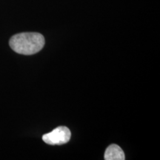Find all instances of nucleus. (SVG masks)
I'll use <instances>...</instances> for the list:
<instances>
[{"mask_svg": "<svg viewBox=\"0 0 160 160\" xmlns=\"http://www.w3.org/2000/svg\"><path fill=\"white\" fill-rule=\"evenodd\" d=\"M45 38L35 32L21 33L13 36L9 41L11 49L22 55H33L41 51L45 45Z\"/></svg>", "mask_w": 160, "mask_h": 160, "instance_id": "f257e3e1", "label": "nucleus"}, {"mask_svg": "<svg viewBox=\"0 0 160 160\" xmlns=\"http://www.w3.org/2000/svg\"><path fill=\"white\" fill-rule=\"evenodd\" d=\"M71 131L65 126H59L50 133L43 135L42 140L51 145H60L68 143L71 139Z\"/></svg>", "mask_w": 160, "mask_h": 160, "instance_id": "f03ea898", "label": "nucleus"}, {"mask_svg": "<svg viewBox=\"0 0 160 160\" xmlns=\"http://www.w3.org/2000/svg\"><path fill=\"white\" fill-rule=\"evenodd\" d=\"M125 159V153L119 145L113 144L106 149L105 153V160H124Z\"/></svg>", "mask_w": 160, "mask_h": 160, "instance_id": "7ed1b4c3", "label": "nucleus"}]
</instances>
